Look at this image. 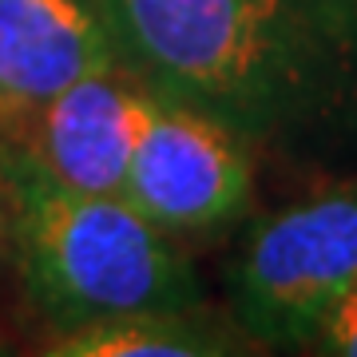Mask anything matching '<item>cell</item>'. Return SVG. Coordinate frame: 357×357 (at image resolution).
<instances>
[{"label": "cell", "mask_w": 357, "mask_h": 357, "mask_svg": "<svg viewBox=\"0 0 357 357\" xmlns=\"http://www.w3.org/2000/svg\"><path fill=\"white\" fill-rule=\"evenodd\" d=\"M139 88L298 159L357 143V0H96Z\"/></svg>", "instance_id": "obj_1"}, {"label": "cell", "mask_w": 357, "mask_h": 357, "mask_svg": "<svg viewBox=\"0 0 357 357\" xmlns=\"http://www.w3.org/2000/svg\"><path fill=\"white\" fill-rule=\"evenodd\" d=\"M13 262L48 333L135 310H203V282L171 234L123 195L76 191L16 139H0Z\"/></svg>", "instance_id": "obj_2"}, {"label": "cell", "mask_w": 357, "mask_h": 357, "mask_svg": "<svg viewBox=\"0 0 357 357\" xmlns=\"http://www.w3.org/2000/svg\"><path fill=\"white\" fill-rule=\"evenodd\" d=\"M357 282V183L314 191L258 218L227 270L230 318L246 342L310 349Z\"/></svg>", "instance_id": "obj_3"}, {"label": "cell", "mask_w": 357, "mask_h": 357, "mask_svg": "<svg viewBox=\"0 0 357 357\" xmlns=\"http://www.w3.org/2000/svg\"><path fill=\"white\" fill-rule=\"evenodd\" d=\"M123 199L171 238L230 230L255 199V151L234 131L135 84Z\"/></svg>", "instance_id": "obj_4"}, {"label": "cell", "mask_w": 357, "mask_h": 357, "mask_svg": "<svg viewBox=\"0 0 357 357\" xmlns=\"http://www.w3.org/2000/svg\"><path fill=\"white\" fill-rule=\"evenodd\" d=\"M115 64L96 0H0V135L68 84Z\"/></svg>", "instance_id": "obj_5"}, {"label": "cell", "mask_w": 357, "mask_h": 357, "mask_svg": "<svg viewBox=\"0 0 357 357\" xmlns=\"http://www.w3.org/2000/svg\"><path fill=\"white\" fill-rule=\"evenodd\" d=\"M135 79L123 68H103L68 84L40 103L13 135L48 175L91 195H119L131 151Z\"/></svg>", "instance_id": "obj_6"}, {"label": "cell", "mask_w": 357, "mask_h": 357, "mask_svg": "<svg viewBox=\"0 0 357 357\" xmlns=\"http://www.w3.org/2000/svg\"><path fill=\"white\" fill-rule=\"evenodd\" d=\"M243 349V333L203 310H135L48 333L44 342L52 357H222Z\"/></svg>", "instance_id": "obj_7"}, {"label": "cell", "mask_w": 357, "mask_h": 357, "mask_svg": "<svg viewBox=\"0 0 357 357\" xmlns=\"http://www.w3.org/2000/svg\"><path fill=\"white\" fill-rule=\"evenodd\" d=\"M310 354H330V357H357V282L342 294V302L326 314L318 326Z\"/></svg>", "instance_id": "obj_8"}, {"label": "cell", "mask_w": 357, "mask_h": 357, "mask_svg": "<svg viewBox=\"0 0 357 357\" xmlns=\"http://www.w3.org/2000/svg\"><path fill=\"white\" fill-rule=\"evenodd\" d=\"M13 262V203H8V183L0 171V266Z\"/></svg>", "instance_id": "obj_9"}, {"label": "cell", "mask_w": 357, "mask_h": 357, "mask_svg": "<svg viewBox=\"0 0 357 357\" xmlns=\"http://www.w3.org/2000/svg\"><path fill=\"white\" fill-rule=\"evenodd\" d=\"M0 354H4V342H0Z\"/></svg>", "instance_id": "obj_10"}]
</instances>
